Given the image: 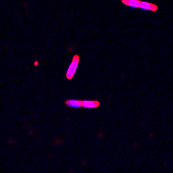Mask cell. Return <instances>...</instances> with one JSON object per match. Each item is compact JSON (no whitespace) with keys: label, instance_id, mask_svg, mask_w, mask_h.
<instances>
[{"label":"cell","instance_id":"cell-1","mask_svg":"<svg viewBox=\"0 0 173 173\" xmlns=\"http://www.w3.org/2000/svg\"><path fill=\"white\" fill-rule=\"evenodd\" d=\"M79 59L80 58L79 55H75L73 57L72 63L70 64L66 73V78L69 80H71L74 77L79 65Z\"/></svg>","mask_w":173,"mask_h":173},{"label":"cell","instance_id":"cell-2","mask_svg":"<svg viewBox=\"0 0 173 173\" xmlns=\"http://www.w3.org/2000/svg\"><path fill=\"white\" fill-rule=\"evenodd\" d=\"M99 102L97 100H83L82 102V107L85 108H95L99 107Z\"/></svg>","mask_w":173,"mask_h":173},{"label":"cell","instance_id":"cell-3","mask_svg":"<svg viewBox=\"0 0 173 173\" xmlns=\"http://www.w3.org/2000/svg\"><path fill=\"white\" fill-rule=\"evenodd\" d=\"M82 100L77 99H67L64 104L68 107L78 108L82 107Z\"/></svg>","mask_w":173,"mask_h":173},{"label":"cell","instance_id":"cell-4","mask_svg":"<svg viewBox=\"0 0 173 173\" xmlns=\"http://www.w3.org/2000/svg\"><path fill=\"white\" fill-rule=\"evenodd\" d=\"M140 8L143 10H149V11H155L158 10V7L156 5L146 2H141Z\"/></svg>","mask_w":173,"mask_h":173},{"label":"cell","instance_id":"cell-5","mask_svg":"<svg viewBox=\"0 0 173 173\" xmlns=\"http://www.w3.org/2000/svg\"><path fill=\"white\" fill-rule=\"evenodd\" d=\"M122 3L125 5H128L129 6L133 8H140L141 1L137 0H123L122 1Z\"/></svg>","mask_w":173,"mask_h":173},{"label":"cell","instance_id":"cell-6","mask_svg":"<svg viewBox=\"0 0 173 173\" xmlns=\"http://www.w3.org/2000/svg\"><path fill=\"white\" fill-rule=\"evenodd\" d=\"M38 64V62L37 61H36L34 63V65L35 66H37Z\"/></svg>","mask_w":173,"mask_h":173}]
</instances>
